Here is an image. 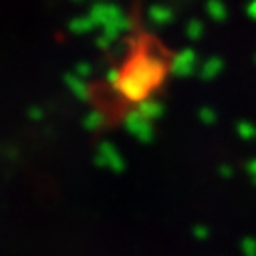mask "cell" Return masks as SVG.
Instances as JSON below:
<instances>
[]
</instances>
